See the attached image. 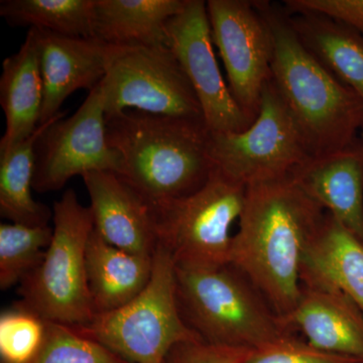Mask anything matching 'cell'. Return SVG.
I'll return each mask as SVG.
<instances>
[{"instance_id": "cell-13", "label": "cell", "mask_w": 363, "mask_h": 363, "mask_svg": "<svg viewBox=\"0 0 363 363\" xmlns=\"http://www.w3.org/2000/svg\"><path fill=\"white\" fill-rule=\"evenodd\" d=\"M90 197L94 229L113 247L133 255L154 257L156 222L150 205L113 172L82 176Z\"/></svg>"}, {"instance_id": "cell-30", "label": "cell", "mask_w": 363, "mask_h": 363, "mask_svg": "<svg viewBox=\"0 0 363 363\" xmlns=\"http://www.w3.org/2000/svg\"><path fill=\"white\" fill-rule=\"evenodd\" d=\"M362 138H363V131H362Z\"/></svg>"}, {"instance_id": "cell-9", "label": "cell", "mask_w": 363, "mask_h": 363, "mask_svg": "<svg viewBox=\"0 0 363 363\" xmlns=\"http://www.w3.org/2000/svg\"><path fill=\"white\" fill-rule=\"evenodd\" d=\"M210 154L217 169L247 187L291 176L312 157L272 78L252 125L242 133H211Z\"/></svg>"}, {"instance_id": "cell-5", "label": "cell", "mask_w": 363, "mask_h": 363, "mask_svg": "<svg viewBox=\"0 0 363 363\" xmlns=\"http://www.w3.org/2000/svg\"><path fill=\"white\" fill-rule=\"evenodd\" d=\"M52 223L51 243L39 266L21 281L16 304L45 322L85 326L94 317L86 274L92 212L69 189L54 203Z\"/></svg>"}, {"instance_id": "cell-26", "label": "cell", "mask_w": 363, "mask_h": 363, "mask_svg": "<svg viewBox=\"0 0 363 363\" xmlns=\"http://www.w3.org/2000/svg\"><path fill=\"white\" fill-rule=\"evenodd\" d=\"M45 322L14 304L0 316V357L2 363H30L44 339Z\"/></svg>"}, {"instance_id": "cell-22", "label": "cell", "mask_w": 363, "mask_h": 363, "mask_svg": "<svg viewBox=\"0 0 363 363\" xmlns=\"http://www.w3.org/2000/svg\"><path fill=\"white\" fill-rule=\"evenodd\" d=\"M52 121L40 124L30 138L0 155V214L13 223L47 226L52 218L51 210L32 195L35 143Z\"/></svg>"}, {"instance_id": "cell-18", "label": "cell", "mask_w": 363, "mask_h": 363, "mask_svg": "<svg viewBox=\"0 0 363 363\" xmlns=\"http://www.w3.org/2000/svg\"><path fill=\"white\" fill-rule=\"evenodd\" d=\"M302 285L340 291L363 313V241L329 213L306 250Z\"/></svg>"}, {"instance_id": "cell-25", "label": "cell", "mask_w": 363, "mask_h": 363, "mask_svg": "<svg viewBox=\"0 0 363 363\" xmlns=\"http://www.w3.org/2000/svg\"><path fill=\"white\" fill-rule=\"evenodd\" d=\"M30 363H128L73 327L45 322L44 339Z\"/></svg>"}, {"instance_id": "cell-21", "label": "cell", "mask_w": 363, "mask_h": 363, "mask_svg": "<svg viewBox=\"0 0 363 363\" xmlns=\"http://www.w3.org/2000/svg\"><path fill=\"white\" fill-rule=\"evenodd\" d=\"M187 0H95L94 39L111 45H166V26Z\"/></svg>"}, {"instance_id": "cell-23", "label": "cell", "mask_w": 363, "mask_h": 363, "mask_svg": "<svg viewBox=\"0 0 363 363\" xmlns=\"http://www.w3.org/2000/svg\"><path fill=\"white\" fill-rule=\"evenodd\" d=\"M95 0H2L0 16L11 26L93 39Z\"/></svg>"}, {"instance_id": "cell-10", "label": "cell", "mask_w": 363, "mask_h": 363, "mask_svg": "<svg viewBox=\"0 0 363 363\" xmlns=\"http://www.w3.org/2000/svg\"><path fill=\"white\" fill-rule=\"evenodd\" d=\"M65 116L57 114L35 143L33 189L38 192H56L89 172L121 173V155L107 142L100 83L73 116Z\"/></svg>"}, {"instance_id": "cell-29", "label": "cell", "mask_w": 363, "mask_h": 363, "mask_svg": "<svg viewBox=\"0 0 363 363\" xmlns=\"http://www.w3.org/2000/svg\"><path fill=\"white\" fill-rule=\"evenodd\" d=\"M291 13L312 11L335 18L363 35V0H286Z\"/></svg>"}, {"instance_id": "cell-16", "label": "cell", "mask_w": 363, "mask_h": 363, "mask_svg": "<svg viewBox=\"0 0 363 363\" xmlns=\"http://www.w3.org/2000/svg\"><path fill=\"white\" fill-rule=\"evenodd\" d=\"M286 321L317 350L363 362V313L340 291L302 285L300 300Z\"/></svg>"}, {"instance_id": "cell-19", "label": "cell", "mask_w": 363, "mask_h": 363, "mask_svg": "<svg viewBox=\"0 0 363 363\" xmlns=\"http://www.w3.org/2000/svg\"><path fill=\"white\" fill-rule=\"evenodd\" d=\"M154 257L113 247L93 229L86 247V274L95 315L123 307L149 285Z\"/></svg>"}, {"instance_id": "cell-17", "label": "cell", "mask_w": 363, "mask_h": 363, "mask_svg": "<svg viewBox=\"0 0 363 363\" xmlns=\"http://www.w3.org/2000/svg\"><path fill=\"white\" fill-rule=\"evenodd\" d=\"M44 100L39 51L35 28H28L25 42L2 63L0 104L6 116V131L0 155L6 154L38 130Z\"/></svg>"}, {"instance_id": "cell-14", "label": "cell", "mask_w": 363, "mask_h": 363, "mask_svg": "<svg viewBox=\"0 0 363 363\" xmlns=\"http://www.w3.org/2000/svg\"><path fill=\"white\" fill-rule=\"evenodd\" d=\"M291 178L347 230L363 241V138L343 149L311 157Z\"/></svg>"}, {"instance_id": "cell-3", "label": "cell", "mask_w": 363, "mask_h": 363, "mask_svg": "<svg viewBox=\"0 0 363 363\" xmlns=\"http://www.w3.org/2000/svg\"><path fill=\"white\" fill-rule=\"evenodd\" d=\"M274 40L272 81L312 157L343 149L363 130V99L326 70L294 32L286 7L257 1Z\"/></svg>"}, {"instance_id": "cell-11", "label": "cell", "mask_w": 363, "mask_h": 363, "mask_svg": "<svg viewBox=\"0 0 363 363\" xmlns=\"http://www.w3.org/2000/svg\"><path fill=\"white\" fill-rule=\"evenodd\" d=\"M206 2L212 40L225 67L229 90L253 123L259 112L262 91L272 78L271 28L257 1Z\"/></svg>"}, {"instance_id": "cell-7", "label": "cell", "mask_w": 363, "mask_h": 363, "mask_svg": "<svg viewBox=\"0 0 363 363\" xmlns=\"http://www.w3.org/2000/svg\"><path fill=\"white\" fill-rule=\"evenodd\" d=\"M247 186L215 168L193 194L150 208L157 245L166 248L176 266L215 267L228 264L234 222L240 220Z\"/></svg>"}, {"instance_id": "cell-8", "label": "cell", "mask_w": 363, "mask_h": 363, "mask_svg": "<svg viewBox=\"0 0 363 363\" xmlns=\"http://www.w3.org/2000/svg\"><path fill=\"white\" fill-rule=\"evenodd\" d=\"M100 85L106 117L133 109L204 119L194 88L167 45H107Z\"/></svg>"}, {"instance_id": "cell-28", "label": "cell", "mask_w": 363, "mask_h": 363, "mask_svg": "<svg viewBox=\"0 0 363 363\" xmlns=\"http://www.w3.org/2000/svg\"><path fill=\"white\" fill-rule=\"evenodd\" d=\"M252 350L212 345L199 339H191L174 345L162 363H245Z\"/></svg>"}, {"instance_id": "cell-2", "label": "cell", "mask_w": 363, "mask_h": 363, "mask_svg": "<svg viewBox=\"0 0 363 363\" xmlns=\"http://www.w3.org/2000/svg\"><path fill=\"white\" fill-rule=\"evenodd\" d=\"M106 136L121 157L117 175L150 208L193 194L216 168L204 119L125 111L106 117Z\"/></svg>"}, {"instance_id": "cell-24", "label": "cell", "mask_w": 363, "mask_h": 363, "mask_svg": "<svg viewBox=\"0 0 363 363\" xmlns=\"http://www.w3.org/2000/svg\"><path fill=\"white\" fill-rule=\"evenodd\" d=\"M52 228L18 223L0 225V289L9 290L35 269L49 247Z\"/></svg>"}, {"instance_id": "cell-15", "label": "cell", "mask_w": 363, "mask_h": 363, "mask_svg": "<svg viewBox=\"0 0 363 363\" xmlns=\"http://www.w3.org/2000/svg\"><path fill=\"white\" fill-rule=\"evenodd\" d=\"M35 30L44 86L40 125L59 114L62 105L75 91H91L104 80L107 45L94 38H72Z\"/></svg>"}, {"instance_id": "cell-4", "label": "cell", "mask_w": 363, "mask_h": 363, "mask_svg": "<svg viewBox=\"0 0 363 363\" xmlns=\"http://www.w3.org/2000/svg\"><path fill=\"white\" fill-rule=\"evenodd\" d=\"M175 284L182 320L203 342L255 350L298 335L252 281L229 262L176 266Z\"/></svg>"}, {"instance_id": "cell-20", "label": "cell", "mask_w": 363, "mask_h": 363, "mask_svg": "<svg viewBox=\"0 0 363 363\" xmlns=\"http://www.w3.org/2000/svg\"><path fill=\"white\" fill-rule=\"evenodd\" d=\"M289 21L310 54L363 99V35L325 14L289 11Z\"/></svg>"}, {"instance_id": "cell-6", "label": "cell", "mask_w": 363, "mask_h": 363, "mask_svg": "<svg viewBox=\"0 0 363 363\" xmlns=\"http://www.w3.org/2000/svg\"><path fill=\"white\" fill-rule=\"evenodd\" d=\"M175 271L172 255L157 245L149 285L135 300L73 328L128 363H162L177 343L198 339L179 312Z\"/></svg>"}, {"instance_id": "cell-27", "label": "cell", "mask_w": 363, "mask_h": 363, "mask_svg": "<svg viewBox=\"0 0 363 363\" xmlns=\"http://www.w3.org/2000/svg\"><path fill=\"white\" fill-rule=\"evenodd\" d=\"M245 363H363L343 355L317 350L298 335L267 344L257 350Z\"/></svg>"}, {"instance_id": "cell-12", "label": "cell", "mask_w": 363, "mask_h": 363, "mask_svg": "<svg viewBox=\"0 0 363 363\" xmlns=\"http://www.w3.org/2000/svg\"><path fill=\"white\" fill-rule=\"evenodd\" d=\"M166 45L192 84L211 133H236L253 123L224 81L216 61L204 0H187L166 26Z\"/></svg>"}, {"instance_id": "cell-1", "label": "cell", "mask_w": 363, "mask_h": 363, "mask_svg": "<svg viewBox=\"0 0 363 363\" xmlns=\"http://www.w3.org/2000/svg\"><path fill=\"white\" fill-rule=\"evenodd\" d=\"M326 214L291 176L247 187L229 264L252 281L284 319L300 300L306 250Z\"/></svg>"}]
</instances>
